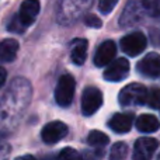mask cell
I'll return each instance as SVG.
<instances>
[{
  "instance_id": "cell-1",
  "label": "cell",
  "mask_w": 160,
  "mask_h": 160,
  "mask_svg": "<svg viewBox=\"0 0 160 160\" xmlns=\"http://www.w3.org/2000/svg\"><path fill=\"white\" fill-rule=\"evenodd\" d=\"M150 20H160V0H128L119 17V25L127 28Z\"/></svg>"
},
{
  "instance_id": "cell-2",
  "label": "cell",
  "mask_w": 160,
  "mask_h": 160,
  "mask_svg": "<svg viewBox=\"0 0 160 160\" xmlns=\"http://www.w3.org/2000/svg\"><path fill=\"white\" fill-rule=\"evenodd\" d=\"M31 97V86L27 80L24 79H16L14 83L10 86L7 94H6L3 104L0 108H3L4 115H11L14 112H21L25 110L28 101Z\"/></svg>"
},
{
  "instance_id": "cell-3",
  "label": "cell",
  "mask_w": 160,
  "mask_h": 160,
  "mask_svg": "<svg viewBox=\"0 0 160 160\" xmlns=\"http://www.w3.org/2000/svg\"><path fill=\"white\" fill-rule=\"evenodd\" d=\"M39 0H24L20 6L18 14L8 24V31L11 32H24L39 14Z\"/></svg>"
},
{
  "instance_id": "cell-4",
  "label": "cell",
  "mask_w": 160,
  "mask_h": 160,
  "mask_svg": "<svg viewBox=\"0 0 160 160\" xmlns=\"http://www.w3.org/2000/svg\"><path fill=\"white\" fill-rule=\"evenodd\" d=\"M94 0H61L58 8V21L69 25L78 21L83 14L88 11Z\"/></svg>"
},
{
  "instance_id": "cell-5",
  "label": "cell",
  "mask_w": 160,
  "mask_h": 160,
  "mask_svg": "<svg viewBox=\"0 0 160 160\" xmlns=\"http://www.w3.org/2000/svg\"><path fill=\"white\" fill-rule=\"evenodd\" d=\"M148 88L139 83H131L125 86L118 96V101L122 107H132V105H145L148 101Z\"/></svg>"
},
{
  "instance_id": "cell-6",
  "label": "cell",
  "mask_w": 160,
  "mask_h": 160,
  "mask_svg": "<svg viewBox=\"0 0 160 160\" xmlns=\"http://www.w3.org/2000/svg\"><path fill=\"white\" fill-rule=\"evenodd\" d=\"M76 83L72 75H62L55 88V101L61 107H68L75 97Z\"/></svg>"
},
{
  "instance_id": "cell-7",
  "label": "cell",
  "mask_w": 160,
  "mask_h": 160,
  "mask_svg": "<svg viewBox=\"0 0 160 160\" xmlns=\"http://www.w3.org/2000/svg\"><path fill=\"white\" fill-rule=\"evenodd\" d=\"M102 105V93L97 87H86L82 96V112L90 117L96 114Z\"/></svg>"
},
{
  "instance_id": "cell-8",
  "label": "cell",
  "mask_w": 160,
  "mask_h": 160,
  "mask_svg": "<svg viewBox=\"0 0 160 160\" xmlns=\"http://www.w3.org/2000/svg\"><path fill=\"white\" fill-rule=\"evenodd\" d=\"M148 39L145 37V34H142L141 31H135L132 34H128L121 39V48L127 55L129 56H136L141 52H143L146 48Z\"/></svg>"
},
{
  "instance_id": "cell-9",
  "label": "cell",
  "mask_w": 160,
  "mask_h": 160,
  "mask_svg": "<svg viewBox=\"0 0 160 160\" xmlns=\"http://www.w3.org/2000/svg\"><path fill=\"white\" fill-rule=\"evenodd\" d=\"M68 127L65 122L62 121H52V122H48L41 131V136H42V141L45 143H56V142L62 141V139L66 136L68 133Z\"/></svg>"
},
{
  "instance_id": "cell-10",
  "label": "cell",
  "mask_w": 160,
  "mask_h": 160,
  "mask_svg": "<svg viewBox=\"0 0 160 160\" xmlns=\"http://www.w3.org/2000/svg\"><path fill=\"white\" fill-rule=\"evenodd\" d=\"M129 75V62L125 58H118L108 63L104 70V79L107 82H121Z\"/></svg>"
},
{
  "instance_id": "cell-11",
  "label": "cell",
  "mask_w": 160,
  "mask_h": 160,
  "mask_svg": "<svg viewBox=\"0 0 160 160\" xmlns=\"http://www.w3.org/2000/svg\"><path fill=\"white\" fill-rule=\"evenodd\" d=\"M138 70L148 78H159L160 76V55L156 52L148 53L138 63Z\"/></svg>"
},
{
  "instance_id": "cell-12",
  "label": "cell",
  "mask_w": 160,
  "mask_h": 160,
  "mask_svg": "<svg viewBox=\"0 0 160 160\" xmlns=\"http://www.w3.org/2000/svg\"><path fill=\"white\" fill-rule=\"evenodd\" d=\"M159 148V142L153 138H141L135 142L133 159L135 160H148L153 156Z\"/></svg>"
},
{
  "instance_id": "cell-13",
  "label": "cell",
  "mask_w": 160,
  "mask_h": 160,
  "mask_svg": "<svg viewBox=\"0 0 160 160\" xmlns=\"http://www.w3.org/2000/svg\"><path fill=\"white\" fill-rule=\"evenodd\" d=\"M115 53H117L115 42L111 41V39H108V41H104L98 47L96 55H94V65H96V66H98V68L107 66L110 62H112Z\"/></svg>"
},
{
  "instance_id": "cell-14",
  "label": "cell",
  "mask_w": 160,
  "mask_h": 160,
  "mask_svg": "<svg viewBox=\"0 0 160 160\" xmlns=\"http://www.w3.org/2000/svg\"><path fill=\"white\" fill-rule=\"evenodd\" d=\"M133 124V118L131 114H114L111 117V119L108 121V127L117 133H125V132H129L131 127Z\"/></svg>"
},
{
  "instance_id": "cell-15",
  "label": "cell",
  "mask_w": 160,
  "mask_h": 160,
  "mask_svg": "<svg viewBox=\"0 0 160 160\" xmlns=\"http://www.w3.org/2000/svg\"><path fill=\"white\" fill-rule=\"evenodd\" d=\"M18 52V42L14 38L3 39L0 42V63L11 62Z\"/></svg>"
},
{
  "instance_id": "cell-16",
  "label": "cell",
  "mask_w": 160,
  "mask_h": 160,
  "mask_svg": "<svg viewBox=\"0 0 160 160\" xmlns=\"http://www.w3.org/2000/svg\"><path fill=\"white\" fill-rule=\"evenodd\" d=\"M87 41L86 39H75L70 45V58L75 65H83L87 58Z\"/></svg>"
},
{
  "instance_id": "cell-17",
  "label": "cell",
  "mask_w": 160,
  "mask_h": 160,
  "mask_svg": "<svg viewBox=\"0 0 160 160\" xmlns=\"http://www.w3.org/2000/svg\"><path fill=\"white\" fill-rule=\"evenodd\" d=\"M160 127L159 119L152 114H142L136 118V128L138 131L143 133H152L156 132Z\"/></svg>"
},
{
  "instance_id": "cell-18",
  "label": "cell",
  "mask_w": 160,
  "mask_h": 160,
  "mask_svg": "<svg viewBox=\"0 0 160 160\" xmlns=\"http://www.w3.org/2000/svg\"><path fill=\"white\" fill-rule=\"evenodd\" d=\"M108 136L105 133H102L101 131H91L88 133V138H87V143L91 145L94 148H102L108 143Z\"/></svg>"
},
{
  "instance_id": "cell-19",
  "label": "cell",
  "mask_w": 160,
  "mask_h": 160,
  "mask_svg": "<svg viewBox=\"0 0 160 160\" xmlns=\"http://www.w3.org/2000/svg\"><path fill=\"white\" fill-rule=\"evenodd\" d=\"M128 155V146L127 143L124 142H118L112 146L111 149V153H110V159L111 160H121V159H125Z\"/></svg>"
},
{
  "instance_id": "cell-20",
  "label": "cell",
  "mask_w": 160,
  "mask_h": 160,
  "mask_svg": "<svg viewBox=\"0 0 160 160\" xmlns=\"http://www.w3.org/2000/svg\"><path fill=\"white\" fill-rule=\"evenodd\" d=\"M146 104H149V107L159 110L160 108V88L159 87H152L148 91V101Z\"/></svg>"
},
{
  "instance_id": "cell-21",
  "label": "cell",
  "mask_w": 160,
  "mask_h": 160,
  "mask_svg": "<svg viewBox=\"0 0 160 160\" xmlns=\"http://www.w3.org/2000/svg\"><path fill=\"white\" fill-rule=\"evenodd\" d=\"M118 0H98V10L102 14H110L117 6Z\"/></svg>"
},
{
  "instance_id": "cell-22",
  "label": "cell",
  "mask_w": 160,
  "mask_h": 160,
  "mask_svg": "<svg viewBox=\"0 0 160 160\" xmlns=\"http://www.w3.org/2000/svg\"><path fill=\"white\" fill-rule=\"evenodd\" d=\"M59 159L65 160H72V159H80V153L76 152L73 148H65L63 150H61V153L58 155Z\"/></svg>"
},
{
  "instance_id": "cell-23",
  "label": "cell",
  "mask_w": 160,
  "mask_h": 160,
  "mask_svg": "<svg viewBox=\"0 0 160 160\" xmlns=\"http://www.w3.org/2000/svg\"><path fill=\"white\" fill-rule=\"evenodd\" d=\"M84 22H86V25H88V27H93V28H100L102 25V21L96 16V14H87V13H86Z\"/></svg>"
},
{
  "instance_id": "cell-24",
  "label": "cell",
  "mask_w": 160,
  "mask_h": 160,
  "mask_svg": "<svg viewBox=\"0 0 160 160\" xmlns=\"http://www.w3.org/2000/svg\"><path fill=\"white\" fill-rule=\"evenodd\" d=\"M8 153H10V145L0 139V159L8 156Z\"/></svg>"
},
{
  "instance_id": "cell-25",
  "label": "cell",
  "mask_w": 160,
  "mask_h": 160,
  "mask_svg": "<svg viewBox=\"0 0 160 160\" xmlns=\"http://www.w3.org/2000/svg\"><path fill=\"white\" fill-rule=\"evenodd\" d=\"M6 79H7V72H6V70L0 66V88H2V86L4 84Z\"/></svg>"
}]
</instances>
